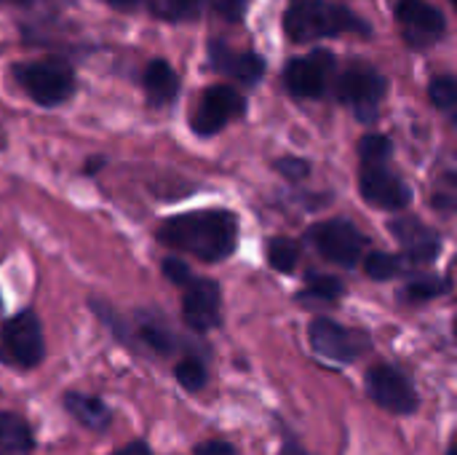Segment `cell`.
Returning a JSON list of instances; mask_svg holds the SVG:
<instances>
[{
  "label": "cell",
  "instance_id": "cell-27",
  "mask_svg": "<svg viewBox=\"0 0 457 455\" xmlns=\"http://www.w3.org/2000/svg\"><path fill=\"white\" fill-rule=\"evenodd\" d=\"M447 290V284H442L439 279H434V276H426V279H418V282H412L410 287H407V298L410 300H428V298H436V295H442Z\"/></svg>",
  "mask_w": 457,
  "mask_h": 455
},
{
  "label": "cell",
  "instance_id": "cell-15",
  "mask_svg": "<svg viewBox=\"0 0 457 455\" xmlns=\"http://www.w3.org/2000/svg\"><path fill=\"white\" fill-rule=\"evenodd\" d=\"M64 408L70 416H75V421L91 432H104L112 421V413L110 408L99 400V397H91V394H78V392H70L64 397Z\"/></svg>",
  "mask_w": 457,
  "mask_h": 455
},
{
  "label": "cell",
  "instance_id": "cell-12",
  "mask_svg": "<svg viewBox=\"0 0 457 455\" xmlns=\"http://www.w3.org/2000/svg\"><path fill=\"white\" fill-rule=\"evenodd\" d=\"M182 319L190 330L206 333L220 324V287L212 279H190L182 298Z\"/></svg>",
  "mask_w": 457,
  "mask_h": 455
},
{
  "label": "cell",
  "instance_id": "cell-6",
  "mask_svg": "<svg viewBox=\"0 0 457 455\" xmlns=\"http://www.w3.org/2000/svg\"><path fill=\"white\" fill-rule=\"evenodd\" d=\"M367 394L378 408L394 416H412L420 408V397L412 381L391 365H378L367 373Z\"/></svg>",
  "mask_w": 457,
  "mask_h": 455
},
{
  "label": "cell",
  "instance_id": "cell-33",
  "mask_svg": "<svg viewBox=\"0 0 457 455\" xmlns=\"http://www.w3.org/2000/svg\"><path fill=\"white\" fill-rule=\"evenodd\" d=\"M278 455H308V451H305L300 442H295V440H287V442L281 445V453Z\"/></svg>",
  "mask_w": 457,
  "mask_h": 455
},
{
  "label": "cell",
  "instance_id": "cell-22",
  "mask_svg": "<svg viewBox=\"0 0 457 455\" xmlns=\"http://www.w3.org/2000/svg\"><path fill=\"white\" fill-rule=\"evenodd\" d=\"M343 292H345V287H343V282L335 279V276H327V274H311V276H308V290H305L308 298L337 300Z\"/></svg>",
  "mask_w": 457,
  "mask_h": 455
},
{
  "label": "cell",
  "instance_id": "cell-21",
  "mask_svg": "<svg viewBox=\"0 0 457 455\" xmlns=\"http://www.w3.org/2000/svg\"><path fill=\"white\" fill-rule=\"evenodd\" d=\"M431 102L445 110V113H455L457 107V80L453 75H436L428 86Z\"/></svg>",
  "mask_w": 457,
  "mask_h": 455
},
{
  "label": "cell",
  "instance_id": "cell-11",
  "mask_svg": "<svg viewBox=\"0 0 457 455\" xmlns=\"http://www.w3.org/2000/svg\"><path fill=\"white\" fill-rule=\"evenodd\" d=\"M396 16L404 24V38L412 48H426L428 43L445 35V13L426 0H402L396 5Z\"/></svg>",
  "mask_w": 457,
  "mask_h": 455
},
{
  "label": "cell",
  "instance_id": "cell-29",
  "mask_svg": "<svg viewBox=\"0 0 457 455\" xmlns=\"http://www.w3.org/2000/svg\"><path fill=\"white\" fill-rule=\"evenodd\" d=\"M276 169H278L284 177H289V180H303V177L311 172L308 161H303V158H281V161L276 164Z\"/></svg>",
  "mask_w": 457,
  "mask_h": 455
},
{
  "label": "cell",
  "instance_id": "cell-3",
  "mask_svg": "<svg viewBox=\"0 0 457 455\" xmlns=\"http://www.w3.org/2000/svg\"><path fill=\"white\" fill-rule=\"evenodd\" d=\"M16 78L37 105H62L75 91V72L62 59L29 62L16 67Z\"/></svg>",
  "mask_w": 457,
  "mask_h": 455
},
{
  "label": "cell",
  "instance_id": "cell-17",
  "mask_svg": "<svg viewBox=\"0 0 457 455\" xmlns=\"http://www.w3.org/2000/svg\"><path fill=\"white\" fill-rule=\"evenodd\" d=\"M35 448L32 429L16 413H0V455H29Z\"/></svg>",
  "mask_w": 457,
  "mask_h": 455
},
{
  "label": "cell",
  "instance_id": "cell-2",
  "mask_svg": "<svg viewBox=\"0 0 457 455\" xmlns=\"http://www.w3.org/2000/svg\"><path fill=\"white\" fill-rule=\"evenodd\" d=\"M284 29L295 43H308L340 32H370L367 21L345 5L329 0H289L284 13Z\"/></svg>",
  "mask_w": 457,
  "mask_h": 455
},
{
  "label": "cell",
  "instance_id": "cell-34",
  "mask_svg": "<svg viewBox=\"0 0 457 455\" xmlns=\"http://www.w3.org/2000/svg\"><path fill=\"white\" fill-rule=\"evenodd\" d=\"M110 5L112 8H120V11H131V8L139 5V0H110Z\"/></svg>",
  "mask_w": 457,
  "mask_h": 455
},
{
  "label": "cell",
  "instance_id": "cell-26",
  "mask_svg": "<svg viewBox=\"0 0 457 455\" xmlns=\"http://www.w3.org/2000/svg\"><path fill=\"white\" fill-rule=\"evenodd\" d=\"M209 0H163V16L169 19H195Z\"/></svg>",
  "mask_w": 457,
  "mask_h": 455
},
{
  "label": "cell",
  "instance_id": "cell-19",
  "mask_svg": "<svg viewBox=\"0 0 457 455\" xmlns=\"http://www.w3.org/2000/svg\"><path fill=\"white\" fill-rule=\"evenodd\" d=\"M402 257L396 255H388V252H370L367 260H364V271L367 276H372L375 282H388L394 279L396 274H402Z\"/></svg>",
  "mask_w": 457,
  "mask_h": 455
},
{
  "label": "cell",
  "instance_id": "cell-31",
  "mask_svg": "<svg viewBox=\"0 0 457 455\" xmlns=\"http://www.w3.org/2000/svg\"><path fill=\"white\" fill-rule=\"evenodd\" d=\"M195 455H238V453H236V448H233L230 442H225V440H209V442H204V445H198V448H195Z\"/></svg>",
  "mask_w": 457,
  "mask_h": 455
},
{
  "label": "cell",
  "instance_id": "cell-35",
  "mask_svg": "<svg viewBox=\"0 0 457 455\" xmlns=\"http://www.w3.org/2000/svg\"><path fill=\"white\" fill-rule=\"evenodd\" d=\"M11 3H19V5H29V3H35V0H11Z\"/></svg>",
  "mask_w": 457,
  "mask_h": 455
},
{
  "label": "cell",
  "instance_id": "cell-10",
  "mask_svg": "<svg viewBox=\"0 0 457 455\" xmlns=\"http://www.w3.org/2000/svg\"><path fill=\"white\" fill-rule=\"evenodd\" d=\"M332 67H335V56L329 51H324V48H316L308 56H297V59L289 62V67L284 72L287 88L295 97L316 99V97H321L327 91Z\"/></svg>",
  "mask_w": 457,
  "mask_h": 455
},
{
  "label": "cell",
  "instance_id": "cell-25",
  "mask_svg": "<svg viewBox=\"0 0 457 455\" xmlns=\"http://www.w3.org/2000/svg\"><path fill=\"white\" fill-rule=\"evenodd\" d=\"M391 233L404 244V247H415V244H420V241H426V239H431L434 233L423 225V223H418V220H394L391 223Z\"/></svg>",
  "mask_w": 457,
  "mask_h": 455
},
{
  "label": "cell",
  "instance_id": "cell-14",
  "mask_svg": "<svg viewBox=\"0 0 457 455\" xmlns=\"http://www.w3.org/2000/svg\"><path fill=\"white\" fill-rule=\"evenodd\" d=\"M212 62L220 72H228L244 83H257L265 75V59L244 51V54H233L225 43H212Z\"/></svg>",
  "mask_w": 457,
  "mask_h": 455
},
{
  "label": "cell",
  "instance_id": "cell-30",
  "mask_svg": "<svg viewBox=\"0 0 457 455\" xmlns=\"http://www.w3.org/2000/svg\"><path fill=\"white\" fill-rule=\"evenodd\" d=\"M217 11L228 19V21H238L246 11V0H220Z\"/></svg>",
  "mask_w": 457,
  "mask_h": 455
},
{
  "label": "cell",
  "instance_id": "cell-32",
  "mask_svg": "<svg viewBox=\"0 0 457 455\" xmlns=\"http://www.w3.org/2000/svg\"><path fill=\"white\" fill-rule=\"evenodd\" d=\"M112 455H153L150 453V448L145 445V442H131V445H126L123 451H118V453Z\"/></svg>",
  "mask_w": 457,
  "mask_h": 455
},
{
  "label": "cell",
  "instance_id": "cell-7",
  "mask_svg": "<svg viewBox=\"0 0 457 455\" xmlns=\"http://www.w3.org/2000/svg\"><path fill=\"white\" fill-rule=\"evenodd\" d=\"M386 78L370 67V64H356V67H348L340 80H337V99L351 105L353 113L361 118V121H372L378 115V105L380 99L386 97Z\"/></svg>",
  "mask_w": 457,
  "mask_h": 455
},
{
  "label": "cell",
  "instance_id": "cell-4",
  "mask_svg": "<svg viewBox=\"0 0 457 455\" xmlns=\"http://www.w3.org/2000/svg\"><path fill=\"white\" fill-rule=\"evenodd\" d=\"M46 354L43 330L32 311H21L0 327V359L13 367H35Z\"/></svg>",
  "mask_w": 457,
  "mask_h": 455
},
{
  "label": "cell",
  "instance_id": "cell-24",
  "mask_svg": "<svg viewBox=\"0 0 457 455\" xmlns=\"http://www.w3.org/2000/svg\"><path fill=\"white\" fill-rule=\"evenodd\" d=\"M359 153L364 164H386L391 156V139L383 134H367L359 142Z\"/></svg>",
  "mask_w": 457,
  "mask_h": 455
},
{
  "label": "cell",
  "instance_id": "cell-8",
  "mask_svg": "<svg viewBox=\"0 0 457 455\" xmlns=\"http://www.w3.org/2000/svg\"><path fill=\"white\" fill-rule=\"evenodd\" d=\"M308 335H311V346L319 357H324L329 362H340V365L356 362L370 349V341L361 333L345 330L343 324H337L332 319H316L311 324Z\"/></svg>",
  "mask_w": 457,
  "mask_h": 455
},
{
  "label": "cell",
  "instance_id": "cell-20",
  "mask_svg": "<svg viewBox=\"0 0 457 455\" xmlns=\"http://www.w3.org/2000/svg\"><path fill=\"white\" fill-rule=\"evenodd\" d=\"M139 338L150 349H155L158 354H171L174 351V335L158 319H142L139 322Z\"/></svg>",
  "mask_w": 457,
  "mask_h": 455
},
{
  "label": "cell",
  "instance_id": "cell-37",
  "mask_svg": "<svg viewBox=\"0 0 457 455\" xmlns=\"http://www.w3.org/2000/svg\"><path fill=\"white\" fill-rule=\"evenodd\" d=\"M3 145H5V139H3V137H0V147H3Z\"/></svg>",
  "mask_w": 457,
  "mask_h": 455
},
{
  "label": "cell",
  "instance_id": "cell-1",
  "mask_svg": "<svg viewBox=\"0 0 457 455\" xmlns=\"http://www.w3.org/2000/svg\"><path fill=\"white\" fill-rule=\"evenodd\" d=\"M238 223L230 212H187L169 217L158 228V239L179 252H190L204 263L225 260L236 249Z\"/></svg>",
  "mask_w": 457,
  "mask_h": 455
},
{
  "label": "cell",
  "instance_id": "cell-16",
  "mask_svg": "<svg viewBox=\"0 0 457 455\" xmlns=\"http://www.w3.org/2000/svg\"><path fill=\"white\" fill-rule=\"evenodd\" d=\"M145 88L150 102L155 105H166L174 102L179 94V78L174 72V67L166 59H153L145 70Z\"/></svg>",
  "mask_w": 457,
  "mask_h": 455
},
{
  "label": "cell",
  "instance_id": "cell-9",
  "mask_svg": "<svg viewBox=\"0 0 457 455\" xmlns=\"http://www.w3.org/2000/svg\"><path fill=\"white\" fill-rule=\"evenodd\" d=\"M244 110H246V102L236 88H230V86H209L204 91L201 102H198L195 115H193V129H195V134L212 137L222 126H228L230 121L244 115Z\"/></svg>",
  "mask_w": 457,
  "mask_h": 455
},
{
  "label": "cell",
  "instance_id": "cell-5",
  "mask_svg": "<svg viewBox=\"0 0 457 455\" xmlns=\"http://www.w3.org/2000/svg\"><path fill=\"white\" fill-rule=\"evenodd\" d=\"M311 244L321 252V257H327L335 265L343 268H353L367 247L364 233L351 225L348 220H329V223H319L308 231Z\"/></svg>",
  "mask_w": 457,
  "mask_h": 455
},
{
  "label": "cell",
  "instance_id": "cell-23",
  "mask_svg": "<svg viewBox=\"0 0 457 455\" xmlns=\"http://www.w3.org/2000/svg\"><path fill=\"white\" fill-rule=\"evenodd\" d=\"M174 375L185 392H201L206 386V367L198 359H182Z\"/></svg>",
  "mask_w": 457,
  "mask_h": 455
},
{
  "label": "cell",
  "instance_id": "cell-13",
  "mask_svg": "<svg viewBox=\"0 0 457 455\" xmlns=\"http://www.w3.org/2000/svg\"><path fill=\"white\" fill-rule=\"evenodd\" d=\"M361 196L380 209H404L412 198L407 182L394 174L386 164H364Z\"/></svg>",
  "mask_w": 457,
  "mask_h": 455
},
{
  "label": "cell",
  "instance_id": "cell-28",
  "mask_svg": "<svg viewBox=\"0 0 457 455\" xmlns=\"http://www.w3.org/2000/svg\"><path fill=\"white\" fill-rule=\"evenodd\" d=\"M163 276H166L171 284H177V287H185V284L193 279L187 263L179 260V257H166V260H163Z\"/></svg>",
  "mask_w": 457,
  "mask_h": 455
},
{
  "label": "cell",
  "instance_id": "cell-36",
  "mask_svg": "<svg viewBox=\"0 0 457 455\" xmlns=\"http://www.w3.org/2000/svg\"><path fill=\"white\" fill-rule=\"evenodd\" d=\"M447 455H455V445H450V453Z\"/></svg>",
  "mask_w": 457,
  "mask_h": 455
},
{
  "label": "cell",
  "instance_id": "cell-18",
  "mask_svg": "<svg viewBox=\"0 0 457 455\" xmlns=\"http://www.w3.org/2000/svg\"><path fill=\"white\" fill-rule=\"evenodd\" d=\"M268 260H270V265H273L276 271H281V274L295 271V265H297V260H300V247H297V241L284 239V236L273 239L270 247H268Z\"/></svg>",
  "mask_w": 457,
  "mask_h": 455
}]
</instances>
